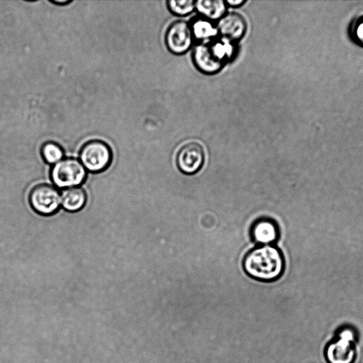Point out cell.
<instances>
[{
	"label": "cell",
	"mask_w": 363,
	"mask_h": 363,
	"mask_svg": "<svg viewBox=\"0 0 363 363\" xmlns=\"http://www.w3.org/2000/svg\"><path fill=\"white\" fill-rule=\"evenodd\" d=\"M246 273L261 282H273L279 279L285 270V260L276 247L262 246L250 252L244 261Z\"/></svg>",
	"instance_id": "obj_1"
},
{
	"label": "cell",
	"mask_w": 363,
	"mask_h": 363,
	"mask_svg": "<svg viewBox=\"0 0 363 363\" xmlns=\"http://www.w3.org/2000/svg\"><path fill=\"white\" fill-rule=\"evenodd\" d=\"M358 334L355 328L343 326L325 346L327 363H354L357 356Z\"/></svg>",
	"instance_id": "obj_2"
},
{
	"label": "cell",
	"mask_w": 363,
	"mask_h": 363,
	"mask_svg": "<svg viewBox=\"0 0 363 363\" xmlns=\"http://www.w3.org/2000/svg\"><path fill=\"white\" fill-rule=\"evenodd\" d=\"M50 175L57 188L68 189L83 184L86 179L87 171L80 160L67 158L53 166Z\"/></svg>",
	"instance_id": "obj_3"
},
{
	"label": "cell",
	"mask_w": 363,
	"mask_h": 363,
	"mask_svg": "<svg viewBox=\"0 0 363 363\" xmlns=\"http://www.w3.org/2000/svg\"><path fill=\"white\" fill-rule=\"evenodd\" d=\"M112 153L109 146L101 141H92L82 148L81 162L85 168L93 172L107 169L111 162Z\"/></svg>",
	"instance_id": "obj_4"
},
{
	"label": "cell",
	"mask_w": 363,
	"mask_h": 363,
	"mask_svg": "<svg viewBox=\"0 0 363 363\" xmlns=\"http://www.w3.org/2000/svg\"><path fill=\"white\" fill-rule=\"evenodd\" d=\"M32 207L41 215H51L62 205V198L58 190L48 185L35 187L29 196Z\"/></svg>",
	"instance_id": "obj_5"
},
{
	"label": "cell",
	"mask_w": 363,
	"mask_h": 363,
	"mask_svg": "<svg viewBox=\"0 0 363 363\" xmlns=\"http://www.w3.org/2000/svg\"><path fill=\"white\" fill-rule=\"evenodd\" d=\"M194 35L191 25L185 21H176L168 28L165 42L169 50L175 54H183L193 45Z\"/></svg>",
	"instance_id": "obj_6"
},
{
	"label": "cell",
	"mask_w": 363,
	"mask_h": 363,
	"mask_svg": "<svg viewBox=\"0 0 363 363\" xmlns=\"http://www.w3.org/2000/svg\"><path fill=\"white\" fill-rule=\"evenodd\" d=\"M204 162V149L196 142H191L182 147L177 156L178 168L182 172L187 174H193L200 171Z\"/></svg>",
	"instance_id": "obj_7"
},
{
	"label": "cell",
	"mask_w": 363,
	"mask_h": 363,
	"mask_svg": "<svg viewBox=\"0 0 363 363\" xmlns=\"http://www.w3.org/2000/svg\"><path fill=\"white\" fill-rule=\"evenodd\" d=\"M193 62L200 71L207 74L219 72L225 64L215 53L211 43H200L196 47Z\"/></svg>",
	"instance_id": "obj_8"
},
{
	"label": "cell",
	"mask_w": 363,
	"mask_h": 363,
	"mask_svg": "<svg viewBox=\"0 0 363 363\" xmlns=\"http://www.w3.org/2000/svg\"><path fill=\"white\" fill-rule=\"evenodd\" d=\"M247 28V22L238 13H232L224 15L219 21L218 31L229 41H237L244 36Z\"/></svg>",
	"instance_id": "obj_9"
},
{
	"label": "cell",
	"mask_w": 363,
	"mask_h": 363,
	"mask_svg": "<svg viewBox=\"0 0 363 363\" xmlns=\"http://www.w3.org/2000/svg\"><path fill=\"white\" fill-rule=\"evenodd\" d=\"M252 235L256 243L263 245H271L278 240L280 231L277 224L270 219L258 220L253 226Z\"/></svg>",
	"instance_id": "obj_10"
},
{
	"label": "cell",
	"mask_w": 363,
	"mask_h": 363,
	"mask_svg": "<svg viewBox=\"0 0 363 363\" xmlns=\"http://www.w3.org/2000/svg\"><path fill=\"white\" fill-rule=\"evenodd\" d=\"M60 198L64 209L71 212L82 210L87 201L85 193L78 187L64 190L60 195Z\"/></svg>",
	"instance_id": "obj_11"
},
{
	"label": "cell",
	"mask_w": 363,
	"mask_h": 363,
	"mask_svg": "<svg viewBox=\"0 0 363 363\" xmlns=\"http://www.w3.org/2000/svg\"><path fill=\"white\" fill-rule=\"evenodd\" d=\"M196 8L209 20L221 19L226 11V4L222 0H200L196 2Z\"/></svg>",
	"instance_id": "obj_12"
},
{
	"label": "cell",
	"mask_w": 363,
	"mask_h": 363,
	"mask_svg": "<svg viewBox=\"0 0 363 363\" xmlns=\"http://www.w3.org/2000/svg\"><path fill=\"white\" fill-rule=\"evenodd\" d=\"M191 28L194 37L200 40L213 38L217 34V29L214 25L205 18L196 19Z\"/></svg>",
	"instance_id": "obj_13"
},
{
	"label": "cell",
	"mask_w": 363,
	"mask_h": 363,
	"mask_svg": "<svg viewBox=\"0 0 363 363\" xmlns=\"http://www.w3.org/2000/svg\"><path fill=\"white\" fill-rule=\"evenodd\" d=\"M41 154L47 163L53 165L62 160L64 156L63 149L54 142H47L43 144Z\"/></svg>",
	"instance_id": "obj_14"
},
{
	"label": "cell",
	"mask_w": 363,
	"mask_h": 363,
	"mask_svg": "<svg viewBox=\"0 0 363 363\" xmlns=\"http://www.w3.org/2000/svg\"><path fill=\"white\" fill-rule=\"evenodd\" d=\"M348 34L354 44L363 48V15L355 18L351 21Z\"/></svg>",
	"instance_id": "obj_15"
},
{
	"label": "cell",
	"mask_w": 363,
	"mask_h": 363,
	"mask_svg": "<svg viewBox=\"0 0 363 363\" xmlns=\"http://www.w3.org/2000/svg\"><path fill=\"white\" fill-rule=\"evenodd\" d=\"M170 11L179 16H184L191 14L196 8V2L193 0H183V1H175L170 0L167 2Z\"/></svg>",
	"instance_id": "obj_16"
},
{
	"label": "cell",
	"mask_w": 363,
	"mask_h": 363,
	"mask_svg": "<svg viewBox=\"0 0 363 363\" xmlns=\"http://www.w3.org/2000/svg\"><path fill=\"white\" fill-rule=\"evenodd\" d=\"M246 3L245 0H228L226 2V4L231 6V7H238L240 5H243Z\"/></svg>",
	"instance_id": "obj_17"
},
{
	"label": "cell",
	"mask_w": 363,
	"mask_h": 363,
	"mask_svg": "<svg viewBox=\"0 0 363 363\" xmlns=\"http://www.w3.org/2000/svg\"><path fill=\"white\" fill-rule=\"evenodd\" d=\"M72 1H71V0H64V1H53V2H50L52 4H55L56 5H60V6H62V5H67V4H70Z\"/></svg>",
	"instance_id": "obj_18"
}]
</instances>
